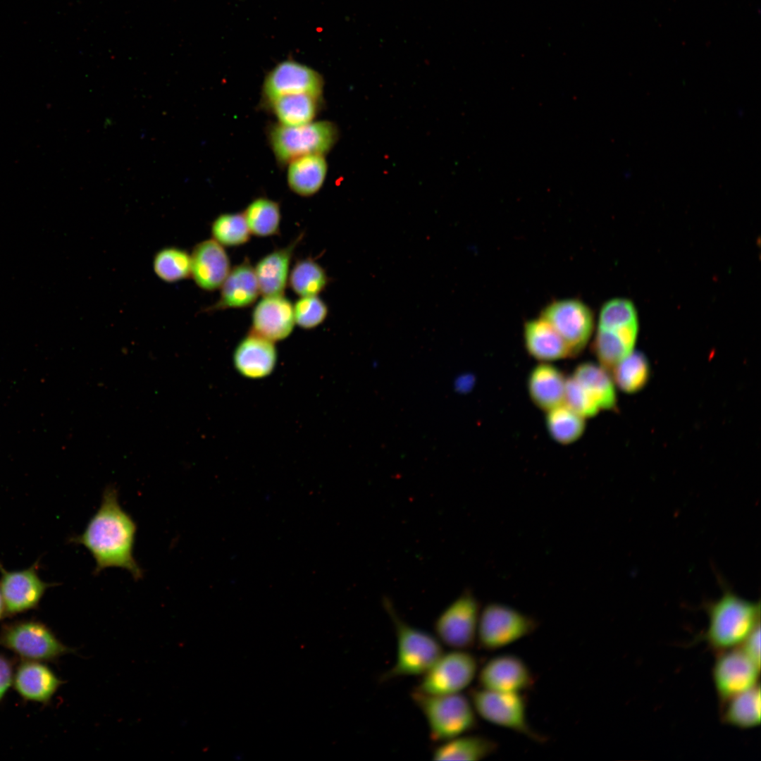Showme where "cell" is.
Masks as SVG:
<instances>
[{
    "label": "cell",
    "mask_w": 761,
    "mask_h": 761,
    "mask_svg": "<svg viewBox=\"0 0 761 761\" xmlns=\"http://www.w3.org/2000/svg\"><path fill=\"white\" fill-rule=\"evenodd\" d=\"M136 531L135 521L119 503L117 490L108 486L83 533L70 540L89 551L96 563L95 574L118 567L139 580L143 572L133 556Z\"/></svg>",
    "instance_id": "6da1fadb"
},
{
    "label": "cell",
    "mask_w": 761,
    "mask_h": 761,
    "mask_svg": "<svg viewBox=\"0 0 761 761\" xmlns=\"http://www.w3.org/2000/svg\"><path fill=\"white\" fill-rule=\"evenodd\" d=\"M708 625L703 636L710 648L720 652L741 645L759 625L760 603L725 590L716 601L707 604Z\"/></svg>",
    "instance_id": "7a4b0ae2"
},
{
    "label": "cell",
    "mask_w": 761,
    "mask_h": 761,
    "mask_svg": "<svg viewBox=\"0 0 761 761\" xmlns=\"http://www.w3.org/2000/svg\"><path fill=\"white\" fill-rule=\"evenodd\" d=\"M383 603L395 628L397 655L394 664L380 675L379 681L423 675L443 653L441 643L435 636L405 622L388 598H384Z\"/></svg>",
    "instance_id": "3957f363"
},
{
    "label": "cell",
    "mask_w": 761,
    "mask_h": 761,
    "mask_svg": "<svg viewBox=\"0 0 761 761\" xmlns=\"http://www.w3.org/2000/svg\"><path fill=\"white\" fill-rule=\"evenodd\" d=\"M412 698L424 716L431 740L441 743L465 734L478 726L469 697L459 693L428 695L414 690Z\"/></svg>",
    "instance_id": "277c9868"
},
{
    "label": "cell",
    "mask_w": 761,
    "mask_h": 761,
    "mask_svg": "<svg viewBox=\"0 0 761 761\" xmlns=\"http://www.w3.org/2000/svg\"><path fill=\"white\" fill-rule=\"evenodd\" d=\"M267 137L277 162L285 166L304 155L328 153L338 140V130L328 120H314L299 126L276 123L270 125Z\"/></svg>",
    "instance_id": "5b68a950"
},
{
    "label": "cell",
    "mask_w": 761,
    "mask_h": 761,
    "mask_svg": "<svg viewBox=\"0 0 761 761\" xmlns=\"http://www.w3.org/2000/svg\"><path fill=\"white\" fill-rule=\"evenodd\" d=\"M469 697L476 714L487 722L535 742L546 741V737L529 724L527 701L523 693L495 692L479 687L471 689Z\"/></svg>",
    "instance_id": "8992f818"
},
{
    "label": "cell",
    "mask_w": 761,
    "mask_h": 761,
    "mask_svg": "<svg viewBox=\"0 0 761 761\" xmlns=\"http://www.w3.org/2000/svg\"><path fill=\"white\" fill-rule=\"evenodd\" d=\"M0 645L22 660L54 662L73 652L51 629L40 621L23 619L4 624L0 631Z\"/></svg>",
    "instance_id": "52a82bcc"
},
{
    "label": "cell",
    "mask_w": 761,
    "mask_h": 761,
    "mask_svg": "<svg viewBox=\"0 0 761 761\" xmlns=\"http://www.w3.org/2000/svg\"><path fill=\"white\" fill-rule=\"evenodd\" d=\"M535 619L503 603L492 602L480 612L476 642L487 651L502 649L533 633Z\"/></svg>",
    "instance_id": "ba28073f"
},
{
    "label": "cell",
    "mask_w": 761,
    "mask_h": 761,
    "mask_svg": "<svg viewBox=\"0 0 761 761\" xmlns=\"http://www.w3.org/2000/svg\"><path fill=\"white\" fill-rule=\"evenodd\" d=\"M478 672L476 657L467 650L443 653L426 671L414 691L428 695L462 693L469 687Z\"/></svg>",
    "instance_id": "9c48e42d"
},
{
    "label": "cell",
    "mask_w": 761,
    "mask_h": 761,
    "mask_svg": "<svg viewBox=\"0 0 761 761\" xmlns=\"http://www.w3.org/2000/svg\"><path fill=\"white\" fill-rule=\"evenodd\" d=\"M477 599L465 591L452 601L434 623L435 637L455 650H468L476 642L480 615Z\"/></svg>",
    "instance_id": "30bf717a"
},
{
    "label": "cell",
    "mask_w": 761,
    "mask_h": 761,
    "mask_svg": "<svg viewBox=\"0 0 761 761\" xmlns=\"http://www.w3.org/2000/svg\"><path fill=\"white\" fill-rule=\"evenodd\" d=\"M540 317L561 336L571 357L579 354L590 338L593 314L589 307L580 299L555 300L541 311Z\"/></svg>",
    "instance_id": "8fae6325"
},
{
    "label": "cell",
    "mask_w": 761,
    "mask_h": 761,
    "mask_svg": "<svg viewBox=\"0 0 761 761\" xmlns=\"http://www.w3.org/2000/svg\"><path fill=\"white\" fill-rule=\"evenodd\" d=\"M324 80L314 68L292 59L277 63L265 76L261 94L265 103L294 94L322 97Z\"/></svg>",
    "instance_id": "7c38bea8"
},
{
    "label": "cell",
    "mask_w": 761,
    "mask_h": 761,
    "mask_svg": "<svg viewBox=\"0 0 761 761\" xmlns=\"http://www.w3.org/2000/svg\"><path fill=\"white\" fill-rule=\"evenodd\" d=\"M760 669L741 648L718 652L712 676L721 703L759 684Z\"/></svg>",
    "instance_id": "4fadbf2b"
},
{
    "label": "cell",
    "mask_w": 761,
    "mask_h": 761,
    "mask_svg": "<svg viewBox=\"0 0 761 761\" xmlns=\"http://www.w3.org/2000/svg\"><path fill=\"white\" fill-rule=\"evenodd\" d=\"M480 688L495 692L524 693L535 683L534 676L526 662L514 654L492 657L478 669Z\"/></svg>",
    "instance_id": "5bb4252c"
},
{
    "label": "cell",
    "mask_w": 761,
    "mask_h": 761,
    "mask_svg": "<svg viewBox=\"0 0 761 761\" xmlns=\"http://www.w3.org/2000/svg\"><path fill=\"white\" fill-rule=\"evenodd\" d=\"M37 564L20 571H7L0 563V591L6 616L12 617L38 607L46 590L51 584L43 581Z\"/></svg>",
    "instance_id": "9a60e30c"
},
{
    "label": "cell",
    "mask_w": 761,
    "mask_h": 761,
    "mask_svg": "<svg viewBox=\"0 0 761 761\" xmlns=\"http://www.w3.org/2000/svg\"><path fill=\"white\" fill-rule=\"evenodd\" d=\"M190 276L196 285L206 291L221 286L230 271L228 255L223 246L214 239L197 244L190 254Z\"/></svg>",
    "instance_id": "2e32d148"
},
{
    "label": "cell",
    "mask_w": 761,
    "mask_h": 761,
    "mask_svg": "<svg viewBox=\"0 0 761 761\" xmlns=\"http://www.w3.org/2000/svg\"><path fill=\"white\" fill-rule=\"evenodd\" d=\"M295 323L294 307L283 295L264 296L252 313L254 333L273 342L290 335Z\"/></svg>",
    "instance_id": "e0dca14e"
},
{
    "label": "cell",
    "mask_w": 761,
    "mask_h": 761,
    "mask_svg": "<svg viewBox=\"0 0 761 761\" xmlns=\"http://www.w3.org/2000/svg\"><path fill=\"white\" fill-rule=\"evenodd\" d=\"M12 683L24 700L48 704L63 681L44 662L22 660L13 672Z\"/></svg>",
    "instance_id": "ac0fdd59"
},
{
    "label": "cell",
    "mask_w": 761,
    "mask_h": 761,
    "mask_svg": "<svg viewBox=\"0 0 761 761\" xmlns=\"http://www.w3.org/2000/svg\"><path fill=\"white\" fill-rule=\"evenodd\" d=\"M260 294L254 268L246 259L231 269L221 286L218 300L205 309L216 311L230 308H244L252 305Z\"/></svg>",
    "instance_id": "d6986e66"
},
{
    "label": "cell",
    "mask_w": 761,
    "mask_h": 761,
    "mask_svg": "<svg viewBox=\"0 0 761 761\" xmlns=\"http://www.w3.org/2000/svg\"><path fill=\"white\" fill-rule=\"evenodd\" d=\"M276 359L273 342L253 331L240 341L233 354L237 371L250 378L268 376L275 367Z\"/></svg>",
    "instance_id": "ffe728a7"
},
{
    "label": "cell",
    "mask_w": 761,
    "mask_h": 761,
    "mask_svg": "<svg viewBox=\"0 0 761 761\" xmlns=\"http://www.w3.org/2000/svg\"><path fill=\"white\" fill-rule=\"evenodd\" d=\"M303 235L287 246L275 249L261 259L254 268L260 293L264 296L283 295L289 278V268L295 247Z\"/></svg>",
    "instance_id": "44dd1931"
},
{
    "label": "cell",
    "mask_w": 761,
    "mask_h": 761,
    "mask_svg": "<svg viewBox=\"0 0 761 761\" xmlns=\"http://www.w3.org/2000/svg\"><path fill=\"white\" fill-rule=\"evenodd\" d=\"M524 338L527 352L538 361H552L571 357L561 336L541 317L525 322Z\"/></svg>",
    "instance_id": "7402d4cb"
},
{
    "label": "cell",
    "mask_w": 761,
    "mask_h": 761,
    "mask_svg": "<svg viewBox=\"0 0 761 761\" xmlns=\"http://www.w3.org/2000/svg\"><path fill=\"white\" fill-rule=\"evenodd\" d=\"M566 380L557 367L546 363L537 365L530 372L527 381L531 400L546 412L563 404Z\"/></svg>",
    "instance_id": "603a6c76"
},
{
    "label": "cell",
    "mask_w": 761,
    "mask_h": 761,
    "mask_svg": "<svg viewBox=\"0 0 761 761\" xmlns=\"http://www.w3.org/2000/svg\"><path fill=\"white\" fill-rule=\"evenodd\" d=\"M638 330V323L612 329L598 328L593 351L600 365L606 369H613L630 354L636 342Z\"/></svg>",
    "instance_id": "cb8c5ba5"
},
{
    "label": "cell",
    "mask_w": 761,
    "mask_h": 761,
    "mask_svg": "<svg viewBox=\"0 0 761 761\" xmlns=\"http://www.w3.org/2000/svg\"><path fill=\"white\" fill-rule=\"evenodd\" d=\"M327 171L324 155L314 154L297 157L287 163L288 187L299 196H312L323 186Z\"/></svg>",
    "instance_id": "d4e9b609"
},
{
    "label": "cell",
    "mask_w": 761,
    "mask_h": 761,
    "mask_svg": "<svg viewBox=\"0 0 761 761\" xmlns=\"http://www.w3.org/2000/svg\"><path fill=\"white\" fill-rule=\"evenodd\" d=\"M431 754L434 760L478 761L495 754L496 741L482 735L463 734L438 743Z\"/></svg>",
    "instance_id": "484cf974"
},
{
    "label": "cell",
    "mask_w": 761,
    "mask_h": 761,
    "mask_svg": "<svg viewBox=\"0 0 761 761\" xmlns=\"http://www.w3.org/2000/svg\"><path fill=\"white\" fill-rule=\"evenodd\" d=\"M321 98L310 94H294L277 97L266 104L278 123L299 126L314 121L319 111Z\"/></svg>",
    "instance_id": "4316f807"
},
{
    "label": "cell",
    "mask_w": 761,
    "mask_h": 761,
    "mask_svg": "<svg viewBox=\"0 0 761 761\" xmlns=\"http://www.w3.org/2000/svg\"><path fill=\"white\" fill-rule=\"evenodd\" d=\"M722 704V721L740 729H750L760 724V688L755 686L738 693Z\"/></svg>",
    "instance_id": "83f0119b"
},
{
    "label": "cell",
    "mask_w": 761,
    "mask_h": 761,
    "mask_svg": "<svg viewBox=\"0 0 761 761\" xmlns=\"http://www.w3.org/2000/svg\"><path fill=\"white\" fill-rule=\"evenodd\" d=\"M572 377L589 393L600 409H612L617 402L614 382L607 369L591 362L576 366Z\"/></svg>",
    "instance_id": "f1b7e54d"
},
{
    "label": "cell",
    "mask_w": 761,
    "mask_h": 761,
    "mask_svg": "<svg viewBox=\"0 0 761 761\" xmlns=\"http://www.w3.org/2000/svg\"><path fill=\"white\" fill-rule=\"evenodd\" d=\"M243 215L252 234L269 237L278 234L281 219L279 204L266 197L254 199Z\"/></svg>",
    "instance_id": "f546056e"
},
{
    "label": "cell",
    "mask_w": 761,
    "mask_h": 761,
    "mask_svg": "<svg viewBox=\"0 0 761 761\" xmlns=\"http://www.w3.org/2000/svg\"><path fill=\"white\" fill-rule=\"evenodd\" d=\"M153 271L162 281L174 283L185 280L191 274V256L185 249L165 247L154 254Z\"/></svg>",
    "instance_id": "4dcf8cb0"
},
{
    "label": "cell",
    "mask_w": 761,
    "mask_h": 761,
    "mask_svg": "<svg viewBox=\"0 0 761 761\" xmlns=\"http://www.w3.org/2000/svg\"><path fill=\"white\" fill-rule=\"evenodd\" d=\"M585 418L566 405H559L547 412L546 426L552 438L562 445L579 440L586 428Z\"/></svg>",
    "instance_id": "1f68e13d"
},
{
    "label": "cell",
    "mask_w": 761,
    "mask_h": 761,
    "mask_svg": "<svg viewBox=\"0 0 761 761\" xmlns=\"http://www.w3.org/2000/svg\"><path fill=\"white\" fill-rule=\"evenodd\" d=\"M288 281L297 295L307 297L315 296L322 292L328 283V278L323 268L309 257L295 262Z\"/></svg>",
    "instance_id": "d6a6232c"
},
{
    "label": "cell",
    "mask_w": 761,
    "mask_h": 761,
    "mask_svg": "<svg viewBox=\"0 0 761 761\" xmlns=\"http://www.w3.org/2000/svg\"><path fill=\"white\" fill-rule=\"evenodd\" d=\"M614 381L624 392L633 393L648 383L650 366L645 356L632 351L614 368Z\"/></svg>",
    "instance_id": "836d02e7"
},
{
    "label": "cell",
    "mask_w": 761,
    "mask_h": 761,
    "mask_svg": "<svg viewBox=\"0 0 761 761\" xmlns=\"http://www.w3.org/2000/svg\"><path fill=\"white\" fill-rule=\"evenodd\" d=\"M213 239L222 246L234 247L247 243L251 232L243 214H223L211 223Z\"/></svg>",
    "instance_id": "e575fe53"
},
{
    "label": "cell",
    "mask_w": 761,
    "mask_h": 761,
    "mask_svg": "<svg viewBox=\"0 0 761 761\" xmlns=\"http://www.w3.org/2000/svg\"><path fill=\"white\" fill-rule=\"evenodd\" d=\"M638 323L635 306L626 299H612L600 309L598 328L612 329Z\"/></svg>",
    "instance_id": "d590c367"
},
{
    "label": "cell",
    "mask_w": 761,
    "mask_h": 761,
    "mask_svg": "<svg viewBox=\"0 0 761 761\" xmlns=\"http://www.w3.org/2000/svg\"><path fill=\"white\" fill-rule=\"evenodd\" d=\"M293 307L295 323L304 329H311L320 325L328 312L327 305L317 295L301 297Z\"/></svg>",
    "instance_id": "8d00e7d4"
},
{
    "label": "cell",
    "mask_w": 761,
    "mask_h": 761,
    "mask_svg": "<svg viewBox=\"0 0 761 761\" xmlns=\"http://www.w3.org/2000/svg\"><path fill=\"white\" fill-rule=\"evenodd\" d=\"M564 403L583 418L593 417L600 410L594 399L572 376L566 380Z\"/></svg>",
    "instance_id": "74e56055"
},
{
    "label": "cell",
    "mask_w": 761,
    "mask_h": 761,
    "mask_svg": "<svg viewBox=\"0 0 761 761\" xmlns=\"http://www.w3.org/2000/svg\"><path fill=\"white\" fill-rule=\"evenodd\" d=\"M741 646L745 653L760 667V625L751 632Z\"/></svg>",
    "instance_id": "f35d334b"
},
{
    "label": "cell",
    "mask_w": 761,
    "mask_h": 761,
    "mask_svg": "<svg viewBox=\"0 0 761 761\" xmlns=\"http://www.w3.org/2000/svg\"><path fill=\"white\" fill-rule=\"evenodd\" d=\"M13 672L12 661L6 656L0 655V700L12 684Z\"/></svg>",
    "instance_id": "ab89813d"
},
{
    "label": "cell",
    "mask_w": 761,
    "mask_h": 761,
    "mask_svg": "<svg viewBox=\"0 0 761 761\" xmlns=\"http://www.w3.org/2000/svg\"><path fill=\"white\" fill-rule=\"evenodd\" d=\"M6 616L4 600L0 591V619Z\"/></svg>",
    "instance_id": "60d3db41"
}]
</instances>
